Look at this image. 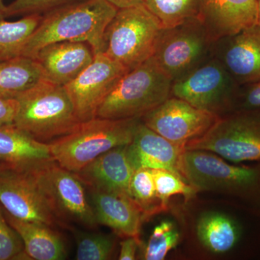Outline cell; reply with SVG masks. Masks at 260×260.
<instances>
[{
	"label": "cell",
	"instance_id": "cell-35",
	"mask_svg": "<svg viewBox=\"0 0 260 260\" xmlns=\"http://www.w3.org/2000/svg\"><path fill=\"white\" fill-rule=\"evenodd\" d=\"M7 17V6L3 3V0H0V23L5 20Z\"/></svg>",
	"mask_w": 260,
	"mask_h": 260
},
{
	"label": "cell",
	"instance_id": "cell-36",
	"mask_svg": "<svg viewBox=\"0 0 260 260\" xmlns=\"http://www.w3.org/2000/svg\"><path fill=\"white\" fill-rule=\"evenodd\" d=\"M259 23H260V0H259Z\"/></svg>",
	"mask_w": 260,
	"mask_h": 260
},
{
	"label": "cell",
	"instance_id": "cell-23",
	"mask_svg": "<svg viewBox=\"0 0 260 260\" xmlns=\"http://www.w3.org/2000/svg\"><path fill=\"white\" fill-rule=\"evenodd\" d=\"M42 18V15L31 14L17 21L0 23V61L22 56L27 41Z\"/></svg>",
	"mask_w": 260,
	"mask_h": 260
},
{
	"label": "cell",
	"instance_id": "cell-7",
	"mask_svg": "<svg viewBox=\"0 0 260 260\" xmlns=\"http://www.w3.org/2000/svg\"><path fill=\"white\" fill-rule=\"evenodd\" d=\"M184 148L212 152L234 164L259 161L260 107L220 116L203 136Z\"/></svg>",
	"mask_w": 260,
	"mask_h": 260
},
{
	"label": "cell",
	"instance_id": "cell-22",
	"mask_svg": "<svg viewBox=\"0 0 260 260\" xmlns=\"http://www.w3.org/2000/svg\"><path fill=\"white\" fill-rule=\"evenodd\" d=\"M43 80L42 68L32 58L0 61V97L15 99Z\"/></svg>",
	"mask_w": 260,
	"mask_h": 260
},
{
	"label": "cell",
	"instance_id": "cell-15",
	"mask_svg": "<svg viewBox=\"0 0 260 260\" xmlns=\"http://www.w3.org/2000/svg\"><path fill=\"white\" fill-rule=\"evenodd\" d=\"M93 47L85 42H59L48 44L32 59L37 61L44 78L56 85L71 83L93 61Z\"/></svg>",
	"mask_w": 260,
	"mask_h": 260
},
{
	"label": "cell",
	"instance_id": "cell-30",
	"mask_svg": "<svg viewBox=\"0 0 260 260\" xmlns=\"http://www.w3.org/2000/svg\"><path fill=\"white\" fill-rule=\"evenodd\" d=\"M85 0H14L7 6V17L44 15L51 10Z\"/></svg>",
	"mask_w": 260,
	"mask_h": 260
},
{
	"label": "cell",
	"instance_id": "cell-32",
	"mask_svg": "<svg viewBox=\"0 0 260 260\" xmlns=\"http://www.w3.org/2000/svg\"><path fill=\"white\" fill-rule=\"evenodd\" d=\"M18 109L15 98L0 97V126L13 124Z\"/></svg>",
	"mask_w": 260,
	"mask_h": 260
},
{
	"label": "cell",
	"instance_id": "cell-11",
	"mask_svg": "<svg viewBox=\"0 0 260 260\" xmlns=\"http://www.w3.org/2000/svg\"><path fill=\"white\" fill-rule=\"evenodd\" d=\"M0 205L15 218L64 229L39 185L35 172L0 164Z\"/></svg>",
	"mask_w": 260,
	"mask_h": 260
},
{
	"label": "cell",
	"instance_id": "cell-8",
	"mask_svg": "<svg viewBox=\"0 0 260 260\" xmlns=\"http://www.w3.org/2000/svg\"><path fill=\"white\" fill-rule=\"evenodd\" d=\"M239 85L216 57L172 82L171 96L221 116L232 112Z\"/></svg>",
	"mask_w": 260,
	"mask_h": 260
},
{
	"label": "cell",
	"instance_id": "cell-26",
	"mask_svg": "<svg viewBox=\"0 0 260 260\" xmlns=\"http://www.w3.org/2000/svg\"><path fill=\"white\" fill-rule=\"evenodd\" d=\"M77 243L78 260H108L114 256L116 237L100 233L84 232L72 227Z\"/></svg>",
	"mask_w": 260,
	"mask_h": 260
},
{
	"label": "cell",
	"instance_id": "cell-24",
	"mask_svg": "<svg viewBox=\"0 0 260 260\" xmlns=\"http://www.w3.org/2000/svg\"><path fill=\"white\" fill-rule=\"evenodd\" d=\"M205 0H143V5L160 22L162 28L199 18Z\"/></svg>",
	"mask_w": 260,
	"mask_h": 260
},
{
	"label": "cell",
	"instance_id": "cell-2",
	"mask_svg": "<svg viewBox=\"0 0 260 260\" xmlns=\"http://www.w3.org/2000/svg\"><path fill=\"white\" fill-rule=\"evenodd\" d=\"M232 164L212 152L184 150L180 172L186 182L199 191L232 197L260 210V164Z\"/></svg>",
	"mask_w": 260,
	"mask_h": 260
},
{
	"label": "cell",
	"instance_id": "cell-16",
	"mask_svg": "<svg viewBox=\"0 0 260 260\" xmlns=\"http://www.w3.org/2000/svg\"><path fill=\"white\" fill-rule=\"evenodd\" d=\"M200 19L215 44L259 23V0H205Z\"/></svg>",
	"mask_w": 260,
	"mask_h": 260
},
{
	"label": "cell",
	"instance_id": "cell-18",
	"mask_svg": "<svg viewBox=\"0 0 260 260\" xmlns=\"http://www.w3.org/2000/svg\"><path fill=\"white\" fill-rule=\"evenodd\" d=\"M127 145L113 148L75 173L87 189L129 196V184L135 172L127 155Z\"/></svg>",
	"mask_w": 260,
	"mask_h": 260
},
{
	"label": "cell",
	"instance_id": "cell-29",
	"mask_svg": "<svg viewBox=\"0 0 260 260\" xmlns=\"http://www.w3.org/2000/svg\"><path fill=\"white\" fill-rule=\"evenodd\" d=\"M30 259L18 233L7 220L0 205V260Z\"/></svg>",
	"mask_w": 260,
	"mask_h": 260
},
{
	"label": "cell",
	"instance_id": "cell-31",
	"mask_svg": "<svg viewBox=\"0 0 260 260\" xmlns=\"http://www.w3.org/2000/svg\"><path fill=\"white\" fill-rule=\"evenodd\" d=\"M243 86L239 88L232 112L260 107V80Z\"/></svg>",
	"mask_w": 260,
	"mask_h": 260
},
{
	"label": "cell",
	"instance_id": "cell-13",
	"mask_svg": "<svg viewBox=\"0 0 260 260\" xmlns=\"http://www.w3.org/2000/svg\"><path fill=\"white\" fill-rule=\"evenodd\" d=\"M127 72L119 62L99 52L78 78L65 85L80 122L96 117L101 104Z\"/></svg>",
	"mask_w": 260,
	"mask_h": 260
},
{
	"label": "cell",
	"instance_id": "cell-34",
	"mask_svg": "<svg viewBox=\"0 0 260 260\" xmlns=\"http://www.w3.org/2000/svg\"><path fill=\"white\" fill-rule=\"evenodd\" d=\"M107 1L118 10L143 4V0H107Z\"/></svg>",
	"mask_w": 260,
	"mask_h": 260
},
{
	"label": "cell",
	"instance_id": "cell-1",
	"mask_svg": "<svg viewBox=\"0 0 260 260\" xmlns=\"http://www.w3.org/2000/svg\"><path fill=\"white\" fill-rule=\"evenodd\" d=\"M117 8L107 0H85L42 15L40 23L27 41L22 56L34 58L52 43L85 42L101 52L103 37Z\"/></svg>",
	"mask_w": 260,
	"mask_h": 260
},
{
	"label": "cell",
	"instance_id": "cell-33",
	"mask_svg": "<svg viewBox=\"0 0 260 260\" xmlns=\"http://www.w3.org/2000/svg\"><path fill=\"white\" fill-rule=\"evenodd\" d=\"M121 249L118 259L119 260H135L137 253L141 245L139 237H129L124 238L120 243Z\"/></svg>",
	"mask_w": 260,
	"mask_h": 260
},
{
	"label": "cell",
	"instance_id": "cell-5",
	"mask_svg": "<svg viewBox=\"0 0 260 260\" xmlns=\"http://www.w3.org/2000/svg\"><path fill=\"white\" fill-rule=\"evenodd\" d=\"M172 82L150 58L121 78L101 104L96 117L141 119L171 96Z\"/></svg>",
	"mask_w": 260,
	"mask_h": 260
},
{
	"label": "cell",
	"instance_id": "cell-3",
	"mask_svg": "<svg viewBox=\"0 0 260 260\" xmlns=\"http://www.w3.org/2000/svg\"><path fill=\"white\" fill-rule=\"evenodd\" d=\"M15 99L18 109L13 124L43 143L69 134L81 123L62 85L43 80Z\"/></svg>",
	"mask_w": 260,
	"mask_h": 260
},
{
	"label": "cell",
	"instance_id": "cell-14",
	"mask_svg": "<svg viewBox=\"0 0 260 260\" xmlns=\"http://www.w3.org/2000/svg\"><path fill=\"white\" fill-rule=\"evenodd\" d=\"M219 42L222 45L216 58L239 86L259 81V23Z\"/></svg>",
	"mask_w": 260,
	"mask_h": 260
},
{
	"label": "cell",
	"instance_id": "cell-21",
	"mask_svg": "<svg viewBox=\"0 0 260 260\" xmlns=\"http://www.w3.org/2000/svg\"><path fill=\"white\" fill-rule=\"evenodd\" d=\"M4 210V209H3ZM7 220L23 240L30 259L63 260L68 256L62 235L47 224L15 218L4 210Z\"/></svg>",
	"mask_w": 260,
	"mask_h": 260
},
{
	"label": "cell",
	"instance_id": "cell-10",
	"mask_svg": "<svg viewBox=\"0 0 260 260\" xmlns=\"http://www.w3.org/2000/svg\"><path fill=\"white\" fill-rule=\"evenodd\" d=\"M35 174L64 229H71L73 223L90 230L97 229L99 224L87 197L86 187L75 173L53 161Z\"/></svg>",
	"mask_w": 260,
	"mask_h": 260
},
{
	"label": "cell",
	"instance_id": "cell-6",
	"mask_svg": "<svg viewBox=\"0 0 260 260\" xmlns=\"http://www.w3.org/2000/svg\"><path fill=\"white\" fill-rule=\"evenodd\" d=\"M161 29L143 4L119 9L104 32L101 52L129 71L153 56Z\"/></svg>",
	"mask_w": 260,
	"mask_h": 260
},
{
	"label": "cell",
	"instance_id": "cell-12",
	"mask_svg": "<svg viewBox=\"0 0 260 260\" xmlns=\"http://www.w3.org/2000/svg\"><path fill=\"white\" fill-rule=\"evenodd\" d=\"M219 118L218 114L170 96L147 113L141 121L166 139L184 147L191 140L203 136Z\"/></svg>",
	"mask_w": 260,
	"mask_h": 260
},
{
	"label": "cell",
	"instance_id": "cell-9",
	"mask_svg": "<svg viewBox=\"0 0 260 260\" xmlns=\"http://www.w3.org/2000/svg\"><path fill=\"white\" fill-rule=\"evenodd\" d=\"M214 43L199 18L159 32L152 58L174 80L206 60Z\"/></svg>",
	"mask_w": 260,
	"mask_h": 260
},
{
	"label": "cell",
	"instance_id": "cell-27",
	"mask_svg": "<svg viewBox=\"0 0 260 260\" xmlns=\"http://www.w3.org/2000/svg\"><path fill=\"white\" fill-rule=\"evenodd\" d=\"M180 234L169 220L160 222L154 228L148 242L143 251V259L146 260H164L168 253L177 246Z\"/></svg>",
	"mask_w": 260,
	"mask_h": 260
},
{
	"label": "cell",
	"instance_id": "cell-19",
	"mask_svg": "<svg viewBox=\"0 0 260 260\" xmlns=\"http://www.w3.org/2000/svg\"><path fill=\"white\" fill-rule=\"evenodd\" d=\"M99 224L110 228L122 238L139 237L143 213L128 195L87 189Z\"/></svg>",
	"mask_w": 260,
	"mask_h": 260
},
{
	"label": "cell",
	"instance_id": "cell-4",
	"mask_svg": "<svg viewBox=\"0 0 260 260\" xmlns=\"http://www.w3.org/2000/svg\"><path fill=\"white\" fill-rule=\"evenodd\" d=\"M141 119L95 117L83 121L69 134L49 143L54 161L77 173L113 148L129 145Z\"/></svg>",
	"mask_w": 260,
	"mask_h": 260
},
{
	"label": "cell",
	"instance_id": "cell-25",
	"mask_svg": "<svg viewBox=\"0 0 260 260\" xmlns=\"http://www.w3.org/2000/svg\"><path fill=\"white\" fill-rule=\"evenodd\" d=\"M129 197L141 210L144 220L164 210L157 197L152 169L135 170L130 181Z\"/></svg>",
	"mask_w": 260,
	"mask_h": 260
},
{
	"label": "cell",
	"instance_id": "cell-20",
	"mask_svg": "<svg viewBox=\"0 0 260 260\" xmlns=\"http://www.w3.org/2000/svg\"><path fill=\"white\" fill-rule=\"evenodd\" d=\"M53 161L49 143L36 140L14 124L0 126V164L34 172Z\"/></svg>",
	"mask_w": 260,
	"mask_h": 260
},
{
	"label": "cell",
	"instance_id": "cell-17",
	"mask_svg": "<svg viewBox=\"0 0 260 260\" xmlns=\"http://www.w3.org/2000/svg\"><path fill=\"white\" fill-rule=\"evenodd\" d=\"M126 149L135 170L140 168L166 169L182 177L180 162L184 147L166 139L143 121H140L134 138Z\"/></svg>",
	"mask_w": 260,
	"mask_h": 260
},
{
	"label": "cell",
	"instance_id": "cell-28",
	"mask_svg": "<svg viewBox=\"0 0 260 260\" xmlns=\"http://www.w3.org/2000/svg\"><path fill=\"white\" fill-rule=\"evenodd\" d=\"M157 197L164 209H167L169 200L174 195H182L190 199L198 190L175 173L166 169H152Z\"/></svg>",
	"mask_w": 260,
	"mask_h": 260
}]
</instances>
